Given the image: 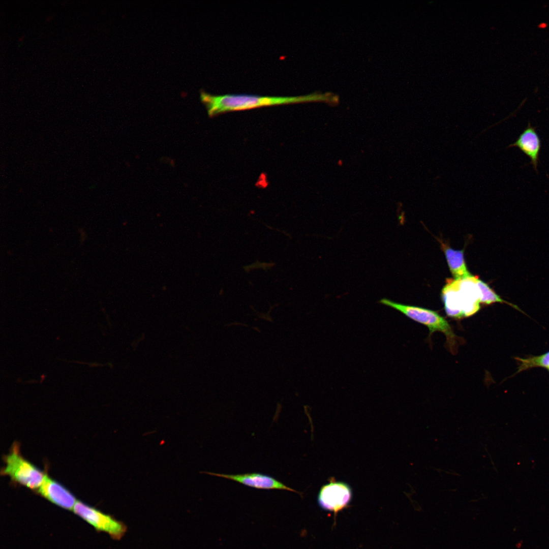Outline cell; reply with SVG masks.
<instances>
[{
    "label": "cell",
    "mask_w": 549,
    "mask_h": 549,
    "mask_svg": "<svg viewBox=\"0 0 549 549\" xmlns=\"http://www.w3.org/2000/svg\"><path fill=\"white\" fill-rule=\"evenodd\" d=\"M200 99L206 106L208 115L211 116L228 111L283 104L322 102L336 105L339 102L337 95L318 92L298 96L278 97L245 94L214 95L201 90Z\"/></svg>",
    "instance_id": "1"
},
{
    "label": "cell",
    "mask_w": 549,
    "mask_h": 549,
    "mask_svg": "<svg viewBox=\"0 0 549 549\" xmlns=\"http://www.w3.org/2000/svg\"><path fill=\"white\" fill-rule=\"evenodd\" d=\"M378 302L426 326L429 330L430 336L436 331L442 332L446 337L448 349L453 354L455 353L459 338L455 334L448 322L437 312L420 307L396 302L387 298H382Z\"/></svg>",
    "instance_id": "2"
},
{
    "label": "cell",
    "mask_w": 549,
    "mask_h": 549,
    "mask_svg": "<svg viewBox=\"0 0 549 549\" xmlns=\"http://www.w3.org/2000/svg\"><path fill=\"white\" fill-rule=\"evenodd\" d=\"M4 462L3 475L32 490L38 489L42 485L46 475L22 456L17 444L13 445L11 452L5 456Z\"/></svg>",
    "instance_id": "3"
},
{
    "label": "cell",
    "mask_w": 549,
    "mask_h": 549,
    "mask_svg": "<svg viewBox=\"0 0 549 549\" xmlns=\"http://www.w3.org/2000/svg\"><path fill=\"white\" fill-rule=\"evenodd\" d=\"M73 509L98 531L107 533L113 539H120L127 532V527L123 522L82 502L77 501Z\"/></svg>",
    "instance_id": "4"
},
{
    "label": "cell",
    "mask_w": 549,
    "mask_h": 549,
    "mask_svg": "<svg viewBox=\"0 0 549 549\" xmlns=\"http://www.w3.org/2000/svg\"><path fill=\"white\" fill-rule=\"evenodd\" d=\"M352 497L349 485L342 481L330 479L320 489L317 498L320 507L334 513V521L338 513L349 506Z\"/></svg>",
    "instance_id": "5"
},
{
    "label": "cell",
    "mask_w": 549,
    "mask_h": 549,
    "mask_svg": "<svg viewBox=\"0 0 549 549\" xmlns=\"http://www.w3.org/2000/svg\"><path fill=\"white\" fill-rule=\"evenodd\" d=\"M206 474L235 481L246 486L262 490H285L301 493L287 486L283 482L268 475L258 473L226 474L205 472Z\"/></svg>",
    "instance_id": "6"
},
{
    "label": "cell",
    "mask_w": 549,
    "mask_h": 549,
    "mask_svg": "<svg viewBox=\"0 0 549 549\" xmlns=\"http://www.w3.org/2000/svg\"><path fill=\"white\" fill-rule=\"evenodd\" d=\"M38 492L52 503L66 509H73L77 501L70 491L46 475Z\"/></svg>",
    "instance_id": "7"
},
{
    "label": "cell",
    "mask_w": 549,
    "mask_h": 549,
    "mask_svg": "<svg viewBox=\"0 0 549 549\" xmlns=\"http://www.w3.org/2000/svg\"><path fill=\"white\" fill-rule=\"evenodd\" d=\"M516 147L531 160L534 170L537 172L539 162L541 140L536 131V127L528 123V126L519 135L516 140L507 147Z\"/></svg>",
    "instance_id": "8"
},
{
    "label": "cell",
    "mask_w": 549,
    "mask_h": 549,
    "mask_svg": "<svg viewBox=\"0 0 549 549\" xmlns=\"http://www.w3.org/2000/svg\"><path fill=\"white\" fill-rule=\"evenodd\" d=\"M478 277L471 276L460 280V294L464 317H469L480 309V293L477 284Z\"/></svg>",
    "instance_id": "9"
},
{
    "label": "cell",
    "mask_w": 549,
    "mask_h": 549,
    "mask_svg": "<svg viewBox=\"0 0 549 549\" xmlns=\"http://www.w3.org/2000/svg\"><path fill=\"white\" fill-rule=\"evenodd\" d=\"M460 280L447 279L442 290V298L446 315L450 317L464 318L460 294Z\"/></svg>",
    "instance_id": "10"
},
{
    "label": "cell",
    "mask_w": 549,
    "mask_h": 549,
    "mask_svg": "<svg viewBox=\"0 0 549 549\" xmlns=\"http://www.w3.org/2000/svg\"><path fill=\"white\" fill-rule=\"evenodd\" d=\"M441 248L454 279L462 280L472 276L467 268L464 250H454L444 243H441Z\"/></svg>",
    "instance_id": "11"
},
{
    "label": "cell",
    "mask_w": 549,
    "mask_h": 549,
    "mask_svg": "<svg viewBox=\"0 0 549 549\" xmlns=\"http://www.w3.org/2000/svg\"><path fill=\"white\" fill-rule=\"evenodd\" d=\"M477 284L480 290V303L485 305L497 302L505 303L524 313L516 305L503 299L487 284L479 278L477 280Z\"/></svg>",
    "instance_id": "12"
},
{
    "label": "cell",
    "mask_w": 549,
    "mask_h": 549,
    "mask_svg": "<svg viewBox=\"0 0 549 549\" xmlns=\"http://www.w3.org/2000/svg\"><path fill=\"white\" fill-rule=\"evenodd\" d=\"M515 359L520 363L516 373L534 367H549V352L538 356L527 358L516 357Z\"/></svg>",
    "instance_id": "13"
},
{
    "label": "cell",
    "mask_w": 549,
    "mask_h": 549,
    "mask_svg": "<svg viewBox=\"0 0 549 549\" xmlns=\"http://www.w3.org/2000/svg\"><path fill=\"white\" fill-rule=\"evenodd\" d=\"M24 36H21V37H20V38H19V42H22V41H23V39H24Z\"/></svg>",
    "instance_id": "14"
},
{
    "label": "cell",
    "mask_w": 549,
    "mask_h": 549,
    "mask_svg": "<svg viewBox=\"0 0 549 549\" xmlns=\"http://www.w3.org/2000/svg\"><path fill=\"white\" fill-rule=\"evenodd\" d=\"M51 18H52V17H49L46 19V21H50L51 20Z\"/></svg>",
    "instance_id": "15"
}]
</instances>
